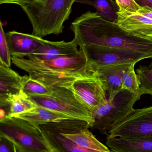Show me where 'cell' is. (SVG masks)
<instances>
[{"mask_svg": "<svg viewBox=\"0 0 152 152\" xmlns=\"http://www.w3.org/2000/svg\"><path fill=\"white\" fill-rule=\"evenodd\" d=\"M49 151H50L51 152H57L56 151H54V150H51V149H50V150H49Z\"/></svg>", "mask_w": 152, "mask_h": 152, "instance_id": "cell-30", "label": "cell"}, {"mask_svg": "<svg viewBox=\"0 0 152 152\" xmlns=\"http://www.w3.org/2000/svg\"></svg>", "mask_w": 152, "mask_h": 152, "instance_id": "cell-34", "label": "cell"}, {"mask_svg": "<svg viewBox=\"0 0 152 152\" xmlns=\"http://www.w3.org/2000/svg\"><path fill=\"white\" fill-rule=\"evenodd\" d=\"M40 128L48 150H53L57 152H101L80 147L64 137L49 124L40 126ZM109 152H113L111 151Z\"/></svg>", "mask_w": 152, "mask_h": 152, "instance_id": "cell-15", "label": "cell"}, {"mask_svg": "<svg viewBox=\"0 0 152 152\" xmlns=\"http://www.w3.org/2000/svg\"><path fill=\"white\" fill-rule=\"evenodd\" d=\"M48 152H51V151H49Z\"/></svg>", "mask_w": 152, "mask_h": 152, "instance_id": "cell-33", "label": "cell"}, {"mask_svg": "<svg viewBox=\"0 0 152 152\" xmlns=\"http://www.w3.org/2000/svg\"><path fill=\"white\" fill-rule=\"evenodd\" d=\"M79 48L83 50L86 57L87 71L103 66L136 64L140 61L152 58V55L147 53L125 49L92 45H83Z\"/></svg>", "mask_w": 152, "mask_h": 152, "instance_id": "cell-7", "label": "cell"}, {"mask_svg": "<svg viewBox=\"0 0 152 152\" xmlns=\"http://www.w3.org/2000/svg\"><path fill=\"white\" fill-rule=\"evenodd\" d=\"M89 126L87 124H84L63 133L58 131L64 137L82 148L98 152L110 151V150L107 146L96 139L89 131Z\"/></svg>", "mask_w": 152, "mask_h": 152, "instance_id": "cell-14", "label": "cell"}, {"mask_svg": "<svg viewBox=\"0 0 152 152\" xmlns=\"http://www.w3.org/2000/svg\"><path fill=\"white\" fill-rule=\"evenodd\" d=\"M76 2L91 5L101 18L107 21L117 22L118 6L113 0H77Z\"/></svg>", "mask_w": 152, "mask_h": 152, "instance_id": "cell-19", "label": "cell"}, {"mask_svg": "<svg viewBox=\"0 0 152 152\" xmlns=\"http://www.w3.org/2000/svg\"><path fill=\"white\" fill-rule=\"evenodd\" d=\"M12 63L30 77L48 87L71 86L75 80L91 75L84 52L44 61L12 57Z\"/></svg>", "mask_w": 152, "mask_h": 152, "instance_id": "cell-2", "label": "cell"}, {"mask_svg": "<svg viewBox=\"0 0 152 152\" xmlns=\"http://www.w3.org/2000/svg\"><path fill=\"white\" fill-rule=\"evenodd\" d=\"M36 1H41V0H36Z\"/></svg>", "mask_w": 152, "mask_h": 152, "instance_id": "cell-32", "label": "cell"}, {"mask_svg": "<svg viewBox=\"0 0 152 152\" xmlns=\"http://www.w3.org/2000/svg\"><path fill=\"white\" fill-rule=\"evenodd\" d=\"M77 0H41L21 6L33 27L32 34L42 37L62 33L72 5Z\"/></svg>", "mask_w": 152, "mask_h": 152, "instance_id": "cell-3", "label": "cell"}, {"mask_svg": "<svg viewBox=\"0 0 152 152\" xmlns=\"http://www.w3.org/2000/svg\"><path fill=\"white\" fill-rule=\"evenodd\" d=\"M136 73L143 94H149L152 97V68L150 66H140Z\"/></svg>", "mask_w": 152, "mask_h": 152, "instance_id": "cell-22", "label": "cell"}, {"mask_svg": "<svg viewBox=\"0 0 152 152\" xmlns=\"http://www.w3.org/2000/svg\"><path fill=\"white\" fill-rule=\"evenodd\" d=\"M138 12L152 20V9L151 8L147 7H142Z\"/></svg>", "mask_w": 152, "mask_h": 152, "instance_id": "cell-29", "label": "cell"}, {"mask_svg": "<svg viewBox=\"0 0 152 152\" xmlns=\"http://www.w3.org/2000/svg\"><path fill=\"white\" fill-rule=\"evenodd\" d=\"M118 6L119 11H127L131 12H138L141 8L134 0H115Z\"/></svg>", "mask_w": 152, "mask_h": 152, "instance_id": "cell-25", "label": "cell"}, {"mask_svg": "<svg viewBox=\"0 0 152 152\" xmlns=\"http://www.w3.org/2000/svg\"><path fill=\"white\" fill-rule=\"evenodd\" d=\"M70 29L79 47L96 45L125 49L152 55V41L131 35L117 23L107 21L96 12L88 11L71 23Z\"/></svg>", "mask_w": 152, "mask_h": 152, "instance_id": "cell-1", "label": "cell"}, {"mask_svg": "<svg viewBox=\"0 0 152 152\" xmlns=\"http://www.w3.org/2000/svg\"><path fill=\"white\" fill-rule=\"evenodd\" d=\"M0 25V64L10 67L12 63V56L1 22Z\"/></svg>", "mask_w": 152, "mask_h": 152, "instance_id": "cell-24", "label": "cell"}, {"mask_svg": "<svg viewBox=\"0 0 152 152\" xmlns=\"http://www.w3.org/2000/svg\"><path fill=\"white\" fill-rule=\"evenodd\" d=\"M36 106L28 96L21 91L19 94L13 96L11 100L10 117H13L18 114L31 110Z\"/></svg>", "mask_w": 152, "mask_h": 152, "instance_id": "cell-21", "label": "cell"}, {"mask_svg": "<svg viewBox=\"0 0 152 152\" xmlns=\"http://www.w3.org/2000/svg\"><path fill=\"white\" fill-rule=\"evenodd\" d=\"M0 137L10 142L18 152H48L41 129L16 117L0 120Z\"/></svg>", "mask_w": 152, "mask_h": 152, "instance_id": "cell-6", "label": "cell"}, {"mask_svg": "<svg viewBox=\"0 0 152 152\" xmlns=\"http://www.w3.org/2000/svg\"><path fill=\"white\" fill-rule=\"evenodd\" d=\"M12 57L24 58L32 55L40 48L44 39L32 34L13 30L6 33Z\"/></svg>", "mask_w": 152, "mask_h": 152, "instance_id": "cell-11", "label": "cell"}, {"mask_svg": "<svg viewBox=\"0 0 152 152\" xmlns=\"http://www.w3.org/2000/svg\"><path fill=\"white\" fill-rule=\"evenodd\" d=\"M117 25L131 35L152 41V20L138 12L118 11Z\"/></svg>", "mask_w": 152, "mask_h": 152, "instance_id": "cell-10", "label": "cell"}, {"mask_svg": "<svg viewBox=\"0 0 152 152\" xmlns=\"http://www.w3.org/2000/svg\"><path fill=\"white\" fill-rule=\"evenodd\" d=\"M50 96L36 95L28 96L37 106L57 112L71 118L84 121L92 128L94 123L93 113L78 97L71 86L51 88Z\"/></svg>", "mask_w": 152, "mask_h": 152, "instance_id": "cell-5", "label": "cell"}, {"mask_svg": "<svg viewBox=\"0 0 152 152\" xmlns=\"http://www.w3.org/2000/svg\"><path fill=\"white\" fill-rule=\"evenodd\" d=\"M149 66H150L152 68V61L151 62V64H150V65H149Z\"/></svg>", "mask_w": 152, "mask_h": 152, "instance_id": "cell-31", "label": "cell"}, {"mask_svg": "<svg viewBox=\"0 0 152 152\" xmlns=\"http://www.w3.org/2000/svg\"><path fill=\"white\" fill-rule=\"evenodd\" d=\"M152 137V105L134 110L108 132L107 138Z\"/></svg>", "mask_w": 152, "mask_h": 152, "instance_id": "cell-8", "label": "cell"}, {"mask_svg": "<svg viewBox=\"0 0 152 152\" xmlns=\"http://www.w3.org/2000/svg\"><path fill=\"white\" fill-rule=\"evenodd\" d=\"M22 79L10 68L0 64V101H11L21 93Z\"/></svg>", "mask_w": 152, "mask_h": 152, "instance_id": "cell-17", "label": "cell"}, {"mask_svg": "<svg viewBox=\"0 0 152 152\" xmlns=\"http://www.w3.org/2000/svg\"><path fill=\"white\" fill-rule=\"evenodd\" d=\"M139 89L134 93L122 89L93 113L94 123L92 128L108 136V132L133 112L134 106L143 95Z\"/></svg>", "mask_w": 152, "mask_h": 152, "instance_id": "cell-4", "label": "cell"}, {"mask_svg": "<svg viewBox=\"0 0 152 152\" xmlns=\"http://www.w3.org/2000/svg\"><path fill=\"white\" fill-rule=\"evenodd\" d=\"M35 0H0V4H12L21 6L25 4L31 2Z\"/></svg>", "mask_w": 152, "mask_h": 152, "instance_id": "cell-27", "label": "cell"}, {"mask_svg": "<svg viewBox=\"0 0 152 152\" xmlns=\"http://www.w3.org/2000/svg\"><path fill=\"white\" fill-rule=\"evenodd\" d=\"M21 91L28 96H50L52 93L51 88L48 87L29 75L22 76Z\"/></svg>", "mask_w": 152, "mask_h": 152, "instance_id": "cell-20", "label": "cell"}, {"mask_svg": "<svg viewBox=\"0 0 152 152\" xmlns=\"http://www.w3.org/2000/svg\"><path fill=\"white\" fill-rule=\"evenodd\" d=\"M0 152H18L10 142L0 137Z\"/></svg>", "mask_w": 152, "mask_h": 152, "instance_id": "cell-26", "label": "cell"}, {"mask_svg": "<svg viewBox=\"0 0 152 152\" xmlns=\"http://www.w3.org/2000/svg\"><path fill=\"white\" fill-rule=\"evenodd\" d=\"M71 86L92 113L108 101L107 91L101 81L93 73L75 80Z\"/></svg>", "mask_w": 152, "mask_h": 152, "instance_id": "cell-9", "label": "cell"}, {"mask_svg": "<svg viewBox=\"0 0 152 152\" xmlns=\"http://www.w3.org/2000/svg\"><path fill=\"white\" fill-rule=\"evenodd\" d=\"M134 1L140 8L147 7L152 9V0H134Z\"/></svg>", "mask_w": 152, "mask_h": 152, "instance_id": "cell-28", "label": "cell"}, {"mask_svg": "<svg viewBox=\"0 0 152 152\" xmlns=\"http://www.w3.org/2000/svg\"><path fill=\"white\" fill-rule=\"evenodd\" d=\"M75 39L69 42H51L45 40L40 48L28 58L31 60L44 61L78 52L79 48Z\"/></svg>", "mask_w": 152, "mask_h": 152, "instance_id": "cell-13", "label": "cell"}, {"mask_svg": "<svg viewBox=\"0 0 152 152\" xmlns=\"http://www.w3.org/2000/svg\"><path fill=\"white\" fill-rule=\"evenodd\" d=\"M106 144L113 152H152V137L107 138Z\"/></svg>", "mask_w": 152, "mask_h": 152, "instance_id": "cell-16", "label": "cell"}, {"mask_svg": "<svg viewBox=\"0 0 152 152\" xmlns=\"http://www.w3.org/2000/svg\"><path fill=\"white\" fill-rule=\"evenodd\" d=\"M132 64H116L93 68L88 70L101 81L109 96H113L122 90V79L125 70Z\"/></svg>", "mask_w": 152, "mask_h": 152, "instance_id": "cell-12", "label": "cell"}, {"mask_svg": "<svg viewBox=\"0 0 152 152\" xmlns=\"http://www.w3.org/2000/svg\"><path fill=\"white\" fill-rule=\"evenodd\" d=\"M135 64H132L124 71L122 79V89L132 93L140 89L139 80L134 70Z\"/></svg>", "mask_w": 152, "mask_h": 152, "instance_id": "cell-23", "label": "cell"}, {"mask_svg": "<svg viewBox=\"0 0 152 152\" xmlns=\"http://www.w3.org/2000/svg\"><path fill=\"white\" fill-rule=\"evenodd\" d=\"M12 117L24 120L36 127L63 119H73L57 112L38 106L31 110Z\"/></svg>", "mask_w": 152, "mask_h": 152, "instance_id": "cell-18", "label": "cell"}]
</instances>
